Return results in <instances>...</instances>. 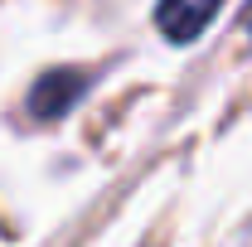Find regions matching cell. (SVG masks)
Wrapping results in <instances>:
<instances>
[{"instance_id": "1", "label": "cell", "mask_w": 252, "mask_h": 247, "mask_svg": "<svg viewBox=\"0 0 252 247\" xmlns=\"http://www.w3.org/2000/svg\"><path fill=\"white\" fill-rule=\"evenodd\" d=\"M93 88V73H78V68H49L39 83L30 88V117L34 122H63L78 97Z\"/></svg>"}, {"instance_id": "2", "label": "cell", "mask_w": 252, "mask_h": 247, "mask_svg": "<svg viewBox=\"0 0 252 247\" xmlns=\"http://www.w3.org/2000/svg\"><path fill=\"white\" fill-rule=\"evenodd\" d=\"M219 10H223V0H160L156 5V30L170 44H194L219 20Z\"/></svg>"}, {"instance_id": "3", "label": "cell", "mask_w": 252, "mask_h": 247, "mask_svg": "<svg viewBox=\"0 0 252 247\" xmlns=\"http://www.w3.org/2000/svg\"><path fill=\"white\" fill-rule=\"evenodd\" d=\"M243 30L252 34V0H248V5H243Z\"/></svg>"}]
</instances>
